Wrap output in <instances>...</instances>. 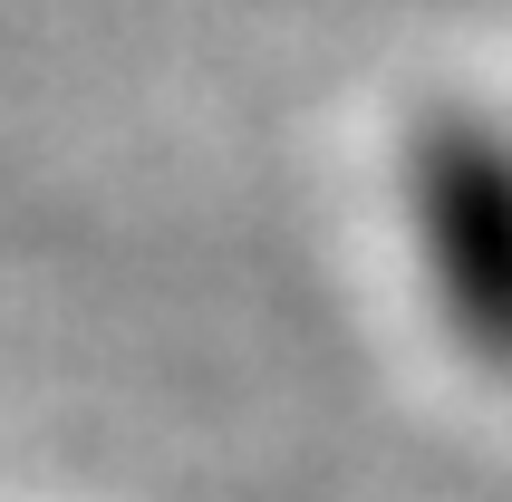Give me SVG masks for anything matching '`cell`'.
<instances>
[{
  "label": "cell",
  "mask_w": 512,
  "mask_h": 502,
  "mask_svg": "<svg viewBox=\"0 0 512 502\" xmlns=\"http://www.w3.org/2000/svg\"><path fill=\"white\" fill-rule=\"evenodd\" d=\"M406 232L455 348L512 377V126L474 107L426 116L406 145Z\"/></svg>",
  "instance_id": "obj_1"
}]
</instances>
